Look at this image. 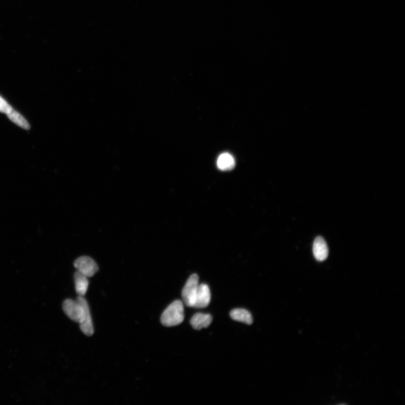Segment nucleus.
I'll use <instances>...</instances> for the list:
<instances>
[{"mask_svg": "<svg viewBox=\"0 0 405 405\" xmlns=\"http://www.w3.org/2000/svg\"><path fill=\"white\" fill-rule=\"evenodd\" d=\"M212 322V317L210 314L202 313H195L191 320L193 328L198 330L209 327Z\"/></svg>", "mask_w": 405, "mask_h": 405, "instance_id": "7", "label": "nucleus"}, {"mask_svg": "<svg viewBox=\"0 0 405 405\" xmlns=\"http://www.w3.org/2000/svg\"><path fill=\"white\" fill-rule=\"evenodd\" d=\"M235 160L229 153H224L219 156L217 165L218 169L222 171L231 170L235 167Z\"/></svg>", "mask_w": 405, "mask_h": 405, "instance_id": "11", "label": "nucleus"}, {"mask_svg": "<svg viewBox=\"0 0 405 405\" xmlns=\"http://www.w3.org/2000/svg\"><path fill=\"white\" fill-rule=\"evenodd\" d=\"M231 317L233 320L248 325H251L253 322L251 313L243 309H232L231 312Z\"/></svg>", "mask_w": 405, "mask_h": 405, "instance_id": "10", "label": "nucleus"}, {"mask_svg": "<svg viewBox=\"0 0 405 405\" xmlns=\"http://www.w3.org/2000/svg\"><path fill=\"white\" fill-rule=\"evenodd\" d=\"M74 266L78 271L87 278L95 275L98 270L96 263L88 256H83L77 259L74 262Z\"/></svg>", "mask_w": 405, "mask_h": 405, "instance_id": "4", "label": "nucleus"}, {"mask_svg": "<svg viewBox=\"0 0 405 405\" xmlns=\"http://www.w3.org/2000/svg\"><path fill=\"white\" fill-rule=\"evenodd\" d=\"M13 110V108L7 103L5 99L0 96V112L8 114Z\"/></svg>", "mask_w": 405, "mask_h": 405, "instance_id": "13", "label": "nucleus"}, {"mask_svg": "<svg viewBox=\"0 0 405 405\" xmlns=\"http://www.w3.org/2000/svg\"><path fill=\"white\" fill-rule=\"evenodd\" d=\"M313 253L316 260L324 261L329 254L327 244L322 237H317L313 245Z\"/></svg>", "mask_w": 405, "mask_h": 405, "instance_id": "6", "label": "nucleus"}, {"mask_svg": "<svg viewBox=\"0 0 405 405\" xmlns=\"http://www.w3.org/2000/svg\"><path fill=\"white\" fill-rule=\"evenodd\" d=\"M83 304L85 309V319L80 323V329L87 336H92L94 333V329L92 318H91L89 306L86 299H84Z\"/></svg>", "mask_w": 405, "mask_h": 405, "instance_id": "8", "label": "nucleus"}, {"mask_svg": "<svg viewBox=\"0 0 405 405\" xmlns=\"http://www.w3.org/2000/svg\"><path fill=\"white\" fill-rule=\"evenodd\" d=\"M85 298L79 296L76 301L68 299L63 305L64 312L71 320L77 323H81L85 317V309L83 304Z\"/></svg>", "mask_w": 405, "mask_h": 405, "instance_id": "2", "label": "nucleus"}, {"mask_svg": "<svg viewBox=\"0 0 405 405\" xmlns=\"http://www.w3.org/2000/svg\"><path fill=\"white\" fill-rule=\"evenodd\" d=\"M199 286V277L193 274L188 279L182 291V297L185 305L189 308H194L195 298Z\"/></svg>", "mask_w": 405, "mask_h": 405, "instance_id": "3", "label": "nucleus"}, {"mask_svg": "<svg viewBox=\"0 0 405 405\" xmlns=\"http://www.w3.org/2000/svg\"><path fill=\"white\" fill-rule=\"evenodd\" d=\"M7 116L10 120L22 129L27 130L31 129L30 125L27 120L19 113L14 110L13 109L8 114H7Z\"/></svg>", "mask_w": 405, "mask_h": 405, "instance_id": "12", "label": "nucleus"}, {"mask_svg": "<svg viewBox=\"0 0 405 405\" xmlns=\"http://www.w3.org/2000/svg\"><path fill=\"white\" fill-rule=\"evenodd\" d=\"M211 302V292L209 287L205 284L199 285L197 290L194 308L203 309L207 307Z\"/></svg>", "mask_w": 405, "mask_h": 405, "instance_id": "5", "label": "nucleus"}, {"mask_svg": "<svg viewBox=\"0 0 405 405\" xmlns=\"http://www.w3.org/2000/svg\"><path fill=\"white\" fill-rule=\"evenodd\" d=\"M74 277L76 292L79 296H85L89 284L87 277L78 271L75 272Z\"/></svg>", "mask_w": 405, "mask_h": 405, "instance_id": "9", "label": "nucleus"}, {"mask_svg": "<svg viewBox=\"0 0 405 405\" xmlns=\"http://www.w3.org/2000/svg\"><path fill=\"white\" fill-rule=\"evenodd\" d=\"M183 303L176 300L171 304L163 312L160 322L163 326L172 327L180 325L184 320Z\"/></svg>", "mask_w": 405, "mask_h": 405, "instance_id": "1", "label": "nucleus"}]
</instances>
